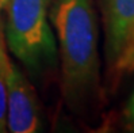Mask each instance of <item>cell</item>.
Masks as SVG:
<instances>
[{
  "label": "cell",
  "mask_w": 134,
  "mask_h": 133,
  "mask_svg": "<svg viewBox=\"0 0 134 133\" xmlns=\"http://www.w3.org/2000/svg\"><path fill=\"white\" fill-rule=\"evenodd\" d=\"M127 113H129V118H130V121H131L133 125H134V92H133V95H131L130 103H129V107H127Z\"/></svg>",
  "instance_id": "obj_6"
},
{
  "label": "cell",
  "mask_w": 134,
  "mask_h": 133,
  "mask_svg": "<svg viewBox=\"0 0 134 133\" xmlns=\"http://www.w3.org/2000/svg\"><path fill=\"white\" fill-rule=\"evenodd\" d=\"M12 69L8 53L5 49L4 34L0 27V133L7 130V95H8V82Z\"/></svg>",
  "instance_id": "obj_5"
},
{
  "label": "cell",
  "mask_w": 134,
  "mask_h": 133,
  "mask_svg": "<svg viewBox=\"0 0 134 133\" xmlns=\"http://www.w3.org/2000/svg\"><path fill=\"white\" fill-rule=\"evenodd\" d=\"M108 71H131L134 61V0H100Z\"/></svg>",
  "instance_id": "obj_3"
},
{
  "label": "cell",
  "mask_w": 134,
  "mask_h": 133,
  "mask_svg": "<svg viewBox=\"0 0 134 133\" xmlns=\"http://www.w3.org/2000/svg\"><path fill=\"white\" fill-rule=\"evenodd\" d=\"M49 20L60 45L65 97L77 99L99 82V31L93 0H52Z\"/></svg>",
  "instance_id": "obj_1"
},
{
  "label": "cell",
  "mask_w": 134,
  "mask_h": 133,
  "mask_svg": "<svg viewBox=\"0 0 134 133\" xmlns=\"http://www.w3.org/2000/svg\"><path fill=\"white\" fill-rule=\"evenodd\" d=\"M131 71H134V61H133V64H131Z\"/></svg>",
  "instance_id": "obj_8"
},
{
  "label": "cell",
  "mask_w": 134,
  "mask_h": 133,
  "mask_svg": "<svg viewBox=\"0 0 134 133\" xmlns=\"http://www.w3.org/2000/svg\"><path fill=\"white\" fill-rule=\"evenodd\" d=\"M7 128L12 133H34L39 128L34 88L19 67L14 64L7 95Z\"/></svg>",
  "instance_id": "obj_4"
},
{
  "label": "cell",
  "mask_w": 134,
  "mask_h": 133,
  "mask_svg": "<svg viewBox=\"0 0 134 133\" xmlns=\"http://www.w3.org/2000/svg\"><path fill=\"white\" fill-rule=\"evenodd\" d=\"M52 0H8L5 44L29 69L37 71L56 58V38L49 25Z\"/></svg>",
  "instance_id": "obj_2"
},
{
  "label": "cell",
  "mask_w": 134,
  "mask_h": 133,
  "mask_svg": "<svg viewBox=\"0 0 134 133\" xmlns=\"http://www.w3.org/2000/svg\"><path fill=\"white\" fill-rule=\"evenodd\" d=\"M7 2H8V0H0V15H2V11L5 8V4H7Z\"/></svg>",
  "instance_id": "obj_7"
}]
</instances>
